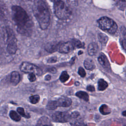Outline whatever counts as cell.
<instances>
[{"instance_id": "1", "label": "cell", "mask_w": 126, "mask_h": 126, "mask_svg": "<svg viewBox=\"0 0 126 126\" xmlns=\"http://www.w3.org/2000/svg\"><path fill=\"white\" fill-rule=\"evenodd\" d=\"M11 10L13 20L17 26V32L22 35H30L33 24L27 12L18 5L12 6Z\"/></svg>"}, {"instance_id": "2", "label": "cell", "mask_w": 126, "mask_h": 126, "mask_svg": "<svg viewBox=\"0 0 126 126\" xmlns=\"http://www.w3.org/2000/svg\"><path fill=\"white\" fill-rule=\"evenodd\" d=\"M33 15L42 30H46L50 21V14L46 3L42 0H34L32 6Z\"/></svg>"}, {"instance_id": "3", "label": "cell", "mask_w": 126, "mask_h": 126, "mask_svg": "<svg viewBox=\"0 0 126 126\" xmlns=\"http://www.w3.org/2000/svg\"><path fill=\"white\" fill-rule=\"evenodd\" d=\"M54 10L55 15L60 20H65L70 15L69 8L62 0H57L54 2Z\"/></svg>"}, {"instance_id": "4", "label": "cell", "mask_w": 126, "mask_h": 126, "mask_svg": "<svg viewBox=\"0 0 126 126\" xmlns=\"http://www.w3.org/2000/svg\"><path fill=\"white\" fill-rule=\"evenodd\" d=\"M99 28L104 31H107L111 34H114L117 30L116 23L111 19L107 17H102L98 20Z\"/></svg>"}, {"instance_id": "5", "label": "cell", "mask_w": 126, "mask_h": 126, "mask_svg": "<svg viewBox=\"0 0 126 126\" xmlns=\"http://www.w3.org/2000/svg\"><path fill=\"white\" fill-rule=\"evenodd\" d=\"M20 69L21 71L25 73H33L35 75H40L42 72L40 68L35 65L28 62H23L20 66Z\"/></svg>"}, {"instance_id": "6", "label": "cell", "mask_w": 126, "mask_h": 126, "mask_svg": "<svg viewBox=\"0 0 126 126\" xmlns=\"http://www.w3.org/2000/svg\"><path fill=\"white\" fill-rule=\"evenodd\" d=\"M52 118L53 121L58 123H65L69 121L71 115L66 112H56L52 116Z\"/></svg>"}, {"instance_id": "7", "label": "cell", "mask_w": 126, "mask_h": 126, "mask_svg": "<svg viewBox=\"0 0 126 126\" xmlns=\"http://www.w3.org/2000/svg\"><path fill=\"white\" fill-rule=\"evenodd\" d=\"M60 43L57 41H52L46 44L45 46V50L50 53H52L57 51L60 46Z\"/></svg>"}, {"instance_id": "8", "label": "cell", "mask_w": 126, "mask_h": 126, "mask_svg": "<svg viewBox=\"0 0 126 126\" xmlns=\"http://www.w3.org/2000/svg\"><path fill=\"white\" fill-rule=\"evenodd\" d=\"M73 49L74 47L71 42L68 41L61 44L59 48V51L60 53L63 54H66L70 52Z\"/></svg>"}, {"instance_id": "9", "label": "cell", "mask_w": 126, "mask_h": 126, "mask_svg": "<svg viewBox=\"0 0 126 126\" xmlns=\"http://www.w3.org/2000/svg\"><path fill=\"white\" fill-rule=\"evenodd\" d=\"M58 107H67L71 105L72 103L71 99L66 96H62L58 99L57 101Z\"/></svg>"}, {"instance_id": "10", "label": "cell", "mask_w": 126, "mask_h": 126, "mask_svg": "<svg viewBox=\"0 0 126 126\" xmlns=\"http://www.w3.org/2000/svg\"><path fill=\"white\" fill-rule=\"evenodd\" d=\"M17 40L11 41L7 42V45L6 50L7 52L11 55L15 54L18 49V47L17 45Z\"/></svg>"}, {"instance_id": "11", "label": "cell", "mask_w": 126, "mask_h": 126, "mask_svg": "<svg viewBox=\"0 0 126 126\" xmlns=\"http://www.w3.org/2000/svg\"><path fill=\"white\" fill-rule=\"evenodd\" d=\"M36 126H53L50 119L46 117L43 116L39 119Z\"/></svg>"}, {"instance_id": "12", "label": "cell", "mask_w": 126, "mask_h": 126, "mask_svg": "<svg viewBox=\"0 0 126 126\" xmlns=\"http://www.w3.org/2000/svg\"><path fill=\"white\" fill-rule=\"evenodd\" d=\"M98 61L104 68L106 69L110 68V64L109 62L104 54H101L99 55V56L98 57Z\"/></svg>"}, {"instance_id": "13", "label": "cell", "mask_w": 126, "mask_h": 126, "mask_svg": "<svg viewBox=\"0 0 126 126\" xmlns=\"http://www.w3.org/2000/svg\"><path fill=\"white\" fill-rule=\"evenodd\" d=\"M20 81V75L19 73L16 71L11 72L10 75V82L14 85H17Z\"/></svg>"}, {"instance_id": "14", "label": "cell", "mask_w": 126, "mask_h": 126, "mask_svg": "<svg viewBox=\"0 0 126 126\" xmlns=\"http://www.w3.org/2000/svg\"><path fill=\"white\" fill-rule=\"evenodd\" d=\"M98 50L97 44L95 43H90L88 47V54L91 56L95 55Z\"/></svg>"}, {"instance_id": "15", "label": "cell", "mask_w": 126, "mask_h": 126, "mask_svg": "<svg viewBox=\"0 0 126 126\" xmlns=\"http://www.w3.org/2000/svg\"><path fill=\"white\" fill-rule=\"evenodd\" d=\"M84 65L88 70H93L95 68V64L94 61L90 59H86L84 62Z\"/></svg>"}, {"instance_id": "16", "label": "cell", "mask_w": 126, "mask_h": 126, "mask_svg": "<svg viewBox=\"0 0 126 126\" xmlns=\"http://www.w3.org/2000/svg\"><path fill=\"white\" fill-rule=\"evenodd\" d=\"M108 87V83L103 79H100L98 81V90L99 91H104Z\"/></svg>"}, {"instance_id": "17", "label": "cell", "mask_w": 126, "mask_h": 126, "mask_svg": "<svg viewBox=\"0 0 126 126\" xmlns=\"http://www.w3.org/2000/svg\"><path fill=\"white\" fill-rule=\"evenodd\" d=\"M76 95L79 98L83 99L86 101H88L89 99V97L88 94L83 91H79L76 93Z\"/></svg>"}, {"instance_id": "18", "label": "cell", "mask_w": 126, "mask_h": 126, "mask_svg": "<svg viewBox=\"0 0 126 126\" xmlns=\"http://www.w3.org/2000/svg\"><path fill=\"white\" fill-rule=\"evenodd\" d=\"M9 116L10 118L14 121L18 122L20 121L21 120V117L14 110L10 111L9 113Z\"/></svg>"}, {"instance_id": "19", "label": "cell", "mask_w": 126, "mask_h": 126, "mask_svg": "<svg viewBox=\"0 0 126 126\" xmlns=\"http://www.w3.org/2000/svg\"><path fill=\"white\" fill-rule=\"evenodd\" d=\"M99 111L103 115H107L110 113L111 112L110 109L109 108L108 106H107L105 104L102 105L100 107Z\"/></svg>"}, {"instance_id": "20", "label": "cell", "mask_w": 126, "mask_h": 126, "mask_svg": "<svg viewBox=\"0 0 126 126\" xmlns=\"http://www.w3.org/2000/svg\"><path fill=\"white\" fill-rule=\"evenodd\" d=\"M73 46L74 48H84V44L82 43L80 41L77 39H72V40L70 41Z\"/></svg>"}, {"instance_id": "21", "label": "cell", "mask_w": 126, "mask_h": 126, "mask_svg": "<svg viewBox=\"0 0 126 126\" xmlns=\"http://www.w3.org/2000/svg\"><path fill=\"white\" fill-rule=\"evenodd\" d=\"M57 107H58V105H57V101H54V100L49 101L46 105L47 109L49 110H54V109H56Z\"/></svg>"}, {"instance_id": "22", "label": "cell", "mask_w": 126, "mask_h": 126, "mask_svg": "<svg viewBox=\"0 0 126 126\" xmlns=\"http://www.w3.org/2000/svg\"><path fill=\"white\" fill-rule=\"evenodd\" d=\"M69 76L68 74L66 71H63L62 72L60 76V80L62 83L65 82L69 79Z\"/></svg>"}, {"instance_id": "23", "label": "cell", "mask_w": 126, "mask_h": 126, "mask_svg": "<svg viewBox=\"0 0 126 126\" xmlns=\"http://www.w3.org/2000/svg\"><path fill=\"white\" fill-rule=\"evenodd\" d=\"M98 37L99 39V41L102 43V44H105L107 40H108V37L104 34L100 33H99L98 35Z\"/></svg>"}, {"instance_id": "24", "label": "cell", "mask_w": 126, "mask_h": 126, "mask_svg": "<svg viewBox=\"0 0 126 126\" xmlns=\"http://www.w3.org/2000/svg\"><path fill=\"white\" fill-rule=\"evenodd\" d=\"M29 100L30 102L32 104H36L39 102L40 100V97L37 94L32 95L29 97Z\"/></svg>"}, {"instance_id": "25", "label": "cell", "mask_w": 126, "mask_h": 126, "mask_svg": "<svg viewBox=\"0 0 126 126\" xmlns=\"http://www.w3.org/2000/svg\"><path fill=\"white\" fill-rule=\"evenodd\" d=\"M17 111L18 113L23 117H25L26 118H29L30 117V115L28 113H26L25 112V110H24V108L22 107L17 108Z\"/></svg>"}, {"instance_id": "26", "label": "cell", "mask_w": 126, "mask_h": 126, "mask_svg": "<svg viewBox=\"0 0 126 126\" xmlns=\"http://www.w3.org/2000/svg\"><path fill=\"white\" fill-rule=\"evenodd\" d=\"M78 73L82 77H84L86 76V72H85V70L84 69V68L82 67H80L78 68Z\"/></svg>"}, {"instance_id": "27", "label": "cell", "mask_w": 126, "mask_h": 126, "mask_svg": "<svg viewBox=\"0 0 126 126\" xmlns=\"http://www.w3.org/2000/svg\"><path fill=\"white\" fill-rule=\"evenodd\" d=\"M28 78L31 82H33L35 81L36 79L35 75L33 73H30L28 75Z\"/></svg>"}, {"instance_id": "28", "label": "cell", "mask_w": 126, "mask_h": 126, "mask_svg": "<svg viewBox=\"0 0 126 126\" xmlns=\"http://www.w3.org/2000/svg\"><path fill=\"white\" fill-rule=\"evenodd\" d=\"M57 61V58L56 57H53L48 59L47 62L48 63H54Z\"/></svg>"}, {"instance_id": "29", "label": "cell", "mask_w": 126, "mask_h": 126, "mask_svg": "<svg viewBox=\"0 0 126 126\" xmlns=\"http://www.w3.org/2000/svg\"><path fill=\"white\" fill-rule=\"evenodd\" d=\"M121 45L123 49L126 52V39H122L121 41Z\"/></svg>"}, {"instance_id": "30", "label": "cell", "mask_w": 126, "mask_h": 126, "mask_svg": "<svg viewBox=\"0 0 126 126\" xmlns=\"http://www.w3.org/2000/svg\"><path fill=\"white\" fill-rule=\"evenodd\" d=\"M48 71L51 73H53V74H55L57 72V69L55 67H51V68H49L48 69Z\"/></svg>"}, {"instance_id": "31", "label": "cell", "mask_w": 126, "mask_h": 126, "mask_svg": "<svg viewBox=\"0 0 126 126\" xmlns=\"http://www.w3.org/2000/svg\"><path fill=\"white\" fill-rule=\"evenodd\" d=\"M87 90L88 91H90V92H94V88L93 86H92V85H89L87 87Z\"/></svg>"}, {"instance_id": "32", "label": "cell", "mask_w": 126, "mask_h": 126, "mask_svg": "<svg viewBox=\"0 0 126 126\" xmlns=\"http://www.w3.org/2000/svg\"><path fill=\"white\" fill-rule=\"evenodd\" d=\"M51 78V75L48 74V75H47L45 77V80H46V81H49V80H50Z\"/></svg>"}, {"instance_id": "33", "label": "cell", "mask_w": 126, "mask_h": 126, "mask_svg": "<svg viewBox=\"0 0 126 126\" xmlns=\"http://www.w3.org/2000/svg\"><path fill=\"white\" fill-rule=\"evenodd\" d=\"M122 115L125 117H126V111H124V112H123L122 113Z\"/></svg>"}, {"instance_id": "34", "label": "cell", "mask_w": 126, "mask_h": 126, "mask_svg": "<svg viewBox=\"0 0 126 126\" xmlns=\"http://www.w3.org/2000/svg\"><path fill=\"white\" fill-rule=\"evenodd\" d=\"M83 53V52H82L81 51H80L79 52H78V55H80V54H82Z\"/></svg>"}, {"instance_id": "35", "label": "cell", "mask_w": 126, "mask_h": 126, "mask_svg": "<svg viewBox=\"0 0 126 126\" xmlns=\"http://www.w3.org/2000/svg\"><path fill=\"white\" fill-rule=\"evenodd\" d=\"M87 126V125H86V126Z\"/></svg>"}]
</instances>
